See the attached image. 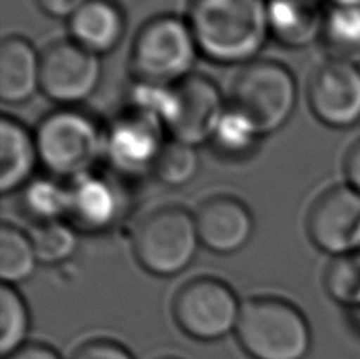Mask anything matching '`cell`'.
<instances>
[{
  "label": "cell",
  "instance_id": "6da1fadb",
  "mask_svg": "<svg viewBox=\"0 0 360 359\" xmlns=\"http://www.w3.org/2000/svg\"><path fill=\"white\" fill-rule=\"evenodd\" d=\"M199 54L221 65H248L270 37L267 0H191L188 19Z\"/></svg>",
  "mask_w": 360,
  "mask_h": 359
},
{
  "label": "cell",
  "instance_id": "7a4b0ae2",
  "mask_svg": "<svg viewBox=\"0 0 360 359\" xmlns=\"http://www.w3.org/2000/svg\"><path fill=\"white\" fill-rule=\"evenodd\" d=\"M35 139L40 165L49 176L73 181L105 157L106 127L78 108H59L41 119Z\"/></svg>",
  "mask_w": 360,
  "mask_h": 359
},
{
  "label": "cell",
  "instance_id": "3957f363",
  "mask_svg": "<svg viewBox=\"0 0 360 359\" xmlns=\"http://www.w3.org/2000/svg\"><path fill=\"white\" fill-rule=\"evenodd\" d=\"M236 334L253 359H305L311 348V329L304 313L276 296L245 301Z\"/></svg>",
  "mask_w": 360,
  "mask_h": 359
},
{
  "label": "cell",
  "instance_id": "277c9868",
  "mask_svg": "<svg viewBox=\"0 0 360 359\" xmlns=\"http://www.w3.org/2000/svg\"><path fill=\"white\" fill-rule=\"evenodd\" d=\"M199 49L186 19L155 16L138 30L130 54L134 82L172 87L193 75Z\"/></svg>",
  "mask_w": 360,
  "mask_h": 359
},
{
  "label": "cell",
  "instance_id": "5b68a950",
  "mask_svg": "<svg viewBox=\"0 0 360 359\" xmlns=\"http://www.w3.org/2000/svg\"><path fill=\"white\" fill-rule=\"evenodd\" d=\"M297 100L299 87L291 70L276 61L258 59L236 76L229 105L252 122L262 138L288 124Z\"/></svg>",
  "mask_w": 360,
  "mask_h": 359
},
{
  "label": "cell",
  "instance_id": "8992f818",
  "mask_svg": "<svg viewBox=\"0 0 360 359\" xmlns=\"http://www.w3.org/2000/svg\"><path fill=\"white\" fill-rule=\"evenodd\" d=\"M199 244L195 214L179 206H166L139 223L133 248L147 272L157 277H174L191 265Z\"/></svg>",
  "mask_w": 360,
  "mask_h": 359
},
{
  "label": "cell",
  "instance_id": "52a82bcc",
  "mask_svg": "<svg viewBox=\"0 0 360 359\" xmlns=\"http://www.w3.org/2000/svg\"><path fill=\"white\" fill-rule=\"evenodd\" d=\"M242 304L226 282L215 277H196L180 288L172 313L186 336L214 342L236 331Z\"/></svg>",
  "mask_w": 360,
  "mask_h": 359
},
{
  "label": "cell",
  "instance_id": "ba28073f",
  "mask_svg": "<svg viewBox=\"0 0 360 359\" xmlns=\"http://www.w3.org/2000/svg\"><path fill=\"white\" fill-rule=\"evenodd\" d=\"M163 122L152 114L127 105L106 127L105 158L124 176H141L153 171L166 144Z\"/></svg>",
  "mask_w": 360,
  "mask_h": 359
},
{
  "label": "cell",
  "instance_id": "9c48e42d",
  "mask_svg": "<svg viewBox=\"0 0 360 359\" xmlns=\"http://www.w3.org/2000/svg\"><path fill=\"white\" fill-rule=\"evenodd\" d=\"M101 57L73 40L56 42L41 53V92L60 105L76 108L98 89Z\"/></svg>",
  "mask_w": 360,
  "mask_h": 359
},
{
  "label": "cell",
  "instance_id": "30bf717a",
  "mask_svg": "<svg viewBox=\"0 0 360 359\" xmlns=\"http://www.w3.org/2000/svg\"><path fill=\"white\" fill-rule=\"evenodd\" d=\"M307 232L332 258L357 252L360 246V195L348 184L332 185L311 204Z\"/></svg>",
  "mask_w": 360,
  "mask_h": 359
},
{
  "label": "cell",
  "instance_id": "8fae6325",
  "mask_svg": "<svg viewBox=\"0 0 360 359\" xmlns=\"http://www.w3.org/2000/svg\"><path fill=\"white\" fill-rule=\"evenodd\" d=\"M310 110L326 127L346 130L360 124V63L327 59L307 89Z\"/></svg>",
  "mask_w": 360,
  "mask_h": 359
},
{
  "label": "cell",
  "instance_id": "7c38bea8",
  "mask_svg": "<svg viewBox=\"0 0 360 359\" xmlns=\"http://www.w3.org/2000/svg\"><path fill=\"white\" fill-rule=\"evenodd\" d=\"M228 105L215 81L193 73L174 86V106L166 130L180 143L193 147L207 144L214 138Z\"/></svg>",
  "mask_w": 360,
  "mask_h": 359
},
{
  "label": "cell",
  "instance_id": "4fadbf2b",
  "mask_svg": "<svg viewBox=\"0 0 360 359\" xmlns=\"http://www.w3.org/2000/svg\"><path fill=\"white\" fill-rule=\"evenodd\" d=\"M127 210V196L114 177L90 171L70 181L67 222L76 232L98 234L111 229Z\"/></svg>",
  "mask_w": 360,
  "mask_h": 359
},
{
  "label": "cell",
  "instance_id": "5bb4252c",
  "mask_svg": "<svg viewBox=\"0 0 360 359\" xmlns=\"http://www.w3.org/2000/svg\"><path fill=\"white\" fill-rule=\"evenodd\" d=\"M195 220L202 246L220 255L239 252L255 233L252 210L239 198L231 195L207 198L199 204Z\"/></svg>",
  "mask_w": 360,
  "mask_h": 359
},
{
  "label": "cell",
  "instance_id": "9a60e30c",
  "mask_svg": "<svg viewBox=\"0 0 360 359\" xmlns=\"http://www.w3.org/2000/svg\"><path fill=\"white\" fill-rule=\"evenodd\" d=\"M41 91V54L27 38L11 35L0 44V99L22 105Z\"/></svg>",
  "mask_w": 360,
  "mask_h": 359
},
{
  "label": "cell",
  "instance_id": "2e32d148",
  "mask_svg": "<svg viewBox=\"0 0 360 359\" xmlns=\"http://www.w3.org/2000/svg\"><path fill=\"white\" fill-rule=\"evenodd\" d=\"M70 40L96 56H106L117 49L124 40L127 19L112 0H89L68 19Z\"/></svg>",
  "mask_w": 360,
  "mask_h": 359
},
{
  "label": "cell",
  "instance_id": "e0dca14e",
  "mask_svg": "<svg viewBox=\"0 0 360 359\" xmlns=\"http://www.w3.org/2000/svg\"><path fill=\"white\" fill-rule=\"evenodd\" d=\"M324 0H267L270 37L281 46L302 49L321 40Z\"/></svg>",
  "mask_w": 360,
  "mask_h": 359
},
{
  "label": "cell",
  "instance_id": "ac0fdd59",
  "mask_svg": "<svg viewBox=\"0 0 360 359\" xmlns=\"http://www.w3.org/2000/svg\"><path fill=\"white\" fill-rule=\"evenodd\" d=\"M40 165V153L27 127L18 119L4 116L0 120V191L8 195L22 190Z\"/></svg>",
  "mask_w": 360,
  "mask_h": 359
},
{
  "label": "cell",
  "instance_id": "d6986e66",
  "mask_svg": "<svg viewBox=\"0 0 360 359\" xmlns=\"http://www.w3.org/2000/svg\"><path fill=\"white\" fill-rule=\"evenodd\" d=\"M321 43L327 59L360 63V4H330Z\"/></svg>",
  "mask_w": 360,
  "mask_h": 359
},
{
  "label": "cell",
  "instance_id": "ffe728a7",
  "mask_svg": "<svg viewBox=\"0 0 360 359\" xmlns=\"http://www.w3.org/2000/svg\"><path fill=\"white\" fill-rule=\"evenodd\" d=\"M22 209L30 219L40 223L67 220L70 208V184L59 177H34L22 189Z\"/></svg>",
  "mask_w": 360,
  "mask_h": 359
},
{
  "label": "cell",
  "instance_id": "44dd1931",
  "mask_svg": "<svg viewBox=\"0 0 360 359\" xmlns=\"http://www.w3.org/2000/svg\"><path fill=\"white\" fill-rule=\"evenodd\" d=\"M38 263L30 234L4 223L0 228V277L4 284L15 286L29 280Z\"/></svg>",
  "mask_w": 360,
  "mask_h": 359
},
{
  "label": "cell",
  "instance_id": "7402d4cb",
  "mask_svg": "<svg viewBox=\"0 0 360 359\" xmlns=\"http://www.w3.org/2000/svg\"><path fill=\"white\" fill-rule=\"evenodd\" d=\"M30 313L16 286H0V355L8 358L27 344Z\"/></svg>",
  "mask_w": 360,
  "mask_h": 359
},
{
  "label": "cell",
  "instance_id": "603a6c76",
  "mask_svg": "<svg viewBox=\"0 0 360 359\" xmlns=\"http://www.w3.org/2000/svg\"><path fill=\"white\" fill-rule=\"evenodd\" d=\"M201 168L196 147L176 139L166 141L153 166V175L168 187H184L198 176Z\"/></svg>",
  "mask_w": 360,
  "mask_h": 359
},
{
  "label": "cell",
  "instance_id": "cb8c5ba5",
  "mask_svg": "<svg viewBox=\"0 0 360 359\" xmlns=\"http://www.w3.org/2000/svg\"><path fill=\"white\" fill-rule=\"evenodd\" d=\"M259 138V133L256 132L252 122L236 108L228 105V110L218 124L210 143L223 157L243 158L253 152Z\"/></svg>",
  "mask_w": 360,
  "mask_h": 359
},
{
  "label": "cell",
  "instance_id": "d4e9b609",
  "mask_svg": "<svg viewBox=\"0 0 360 359\" xmlns=\"http://www.w3.org/2000/svg\"><path fill=\"white\" fill-rule=\"evenodd\" d=\"M38 261L43 265H60L78 250V232L67 220L40 223L30 233Z\"/></svg>",
  "mask_w": 360,
  "mask_h": 359
},
{
  "label": "cell",
  "instance_id": "484cf974",
  "mask_svg": "<svg viewBox=\"0 0 360 359\" xmlns=\"http://www.w3.org/2000/svg\"><path fill=\"white\" fill-rule=\"evenodd\" d=\"M324 286L329 296L351 310L360 303V253L335 256L324 274Z\"/></svg>",
  "mask_w": 360,
  "mask_h": 359
},
{
  "label": "cell",
  "instance_id": "4316f807",
  "mask_svg": "<svg viewBox=\"0 0 360 359\" xmlns=\"http://www.w3.org/2000/svg\"><path fill=\"white\" fill-rule=\"evenodd\" d=\"M72 359H134L124 345L109 339H94L82 344Z\"/></svg>",
  "mask_w": 360,
  "mask_h": 359
},
{
  "label": "cell",
  "instance_id": "83f0119b",
  "mask_svg": "<svg viewBox=\"0 0 360 359\" xmlns=\"http://www.w3.org/2000/svg\"><path fill=\"white\" fill-rule=\"evenodd\" d=\"M89 0H37L40 8L54 19H68L78 13Z\"/></svg>",
  "mask_w": 360,
  "mask_h": 359
},
{
  "label": "cell",
  "instance_id": "f1b7e54d",
  "mask_svg": "<svg viewBox=\"0 0 360 359\" xmlns=\"http://www.w3.org/2000/svg\"><path fill=\"white\" fill-rule=\"evenodd\" d=\"M343 172L345 184H348L360 195V138H357L345 153Z\"/></svg>",
  "mask_w": 360,
  "mask_h": 359
},
{
  "label": "cell",
  "instance_id": "f546056e",
  "mask_svg": "<svg viewBox=\"0 0 360 359\" xmlns=\"http://www.w3.org/2000/svg\"><path fill=\"white\" fill-rule=\"evenodd\" d=\"M5 359H62V356L44 344H25L16 353Z\"/></svg>",
  "mask_w": 360,
  "mask_h": 359
},
{
  "label": "cell",
  "instance_id": "4dcf8cb0",
  "mask_svg": "<svg viewBox=\"0 0 360 359\" xmlns=\"http://www.w3.org/2000/svg\"><path fill=\"white\" fill-rule=\"evenodd\" d=\"M351 313H352V317H354V323L357 325V328L360 329V303L356 307H352Z\"/></svg>",
  "mask_w": 360,
  "mask_h": 359
},
{
  "label": "cell",
  "instance_id": "1f68e13d",
  "mask_svg": "<svg viewBox=\"0 0 360 359\" xmlns=\"http://www.w3.org/2000/svg\"><path fill=\"white\" fill-rule=\"evenodd\" d=\"M330 4H360V0H329Z\"/></svg>",
  "mask_w": 360,
  "mask_h": 359
},
{
  "label": "cell",
  "instance_id": "d6a6232c",
  "mask_svg": "<svg viewBox=\"0 0 360 359\" xmlns=\"http://www.w3.org/2000/svg\"><path fill=\"white\" fill-rule=\"evenodd\" d=\"M357 253H360V246H359V248H357Z\"/></svg>",
  "mask_w": 360,
  "mask_h": 359
}]
</instances>
